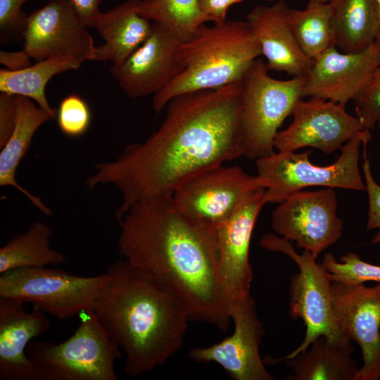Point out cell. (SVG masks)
I'll return each instance as SVG.
<instances>
[{
    "instance_id": "1",
    "label": "cell",
    "mask_w": 380,
    "mask_h": 380,
    "mask_svg": "<svg viewBox=\"0 0 380 380\" xmlns=\"http://www.w3.org/2000/svg\"><path fill=\"white\" fill-rule=\"evenodd\" d=\"M167 106L154 133L97 163L87 179L90 190L110 184L120 191L117 220L135 203L172 196L191 177L243 156L240 81L180 94Z\"/></svg>"
},
{
    "instance_id": "2",
    "label": "cell",
    "mask_w": 380,
    "mask_h": 380,
    "mask_svg": "<svg viewBox=\"0 0 380 380\" xmlns=\"http://www.w3.org/2000/svg\"><path fill=\"white\" fill-rule=\"evenodd\" d=\"M118 221L124 259L179 296L191 321L226 332L232 320L220 282L215 226L184 214L172 196L138 201Z\"/></svg>"
},
{
    "instance_id": "3",
    "label": "cell",
    "mask_w": 380,
    "mask_h": 380,
    "mask_svg": "<svg viewBox=\"0 0 380 380\" xmlns=\"http://www.w3.org/2000/svg\"><path fill=\"white\" fill-rule=\"evenodd\" d=\"M91 309L135 377L165 364L182 347L191 319L181 298L125 259L110 265Z\"/></svg>"
},
{
    "instance_id": "4",
    "label": "cell",
    "mask_w": 380,
    "mask_h": 380,
    "mask_svg": "<svg viewBox=\"0 0 380 380\" xmlns=\"http://www.w3.org/2000/svg\"><path fill=\"white\" fill-rule=\"evenodd\" d=\"M262 55L260 44L246 20L204 24L189 41L182 42V70L153 95V108L160 113L175 96L215 89L240 81Z\"/></svg>"
},
{
    "instance_id": "5",
    "label": "cell",
    "mask_w": 380,
    "mask_h": 380,
    "mask_svg": "<svg viewBox=\"0 0 380 380\" xmlns=\"http://www.w3.org/2000/svg\"><path fill=\"white\" fill-rule=\"evenodd\" d=\"M27 355L32 380H116L115 363L121 353L89 308L65 341L30 343Z\"/></svg>"
},
{
    "instance_id": "6",
    "label": "cell",
    "mask_w": 380,
    "mask_h": 380,
    "mask_svg": "<svg viewBox=\"0 0 380 380\" xmlns=\"http://www.w3.org/2000/svg\"><path fill=\"white\" fill-rule=\"evenodd\" d=\"M303 83L300 77L272 78L263 61L253 63L240 80L243 156L257 160L274 152V137L302 99Z\"/></svg>"
},
{
    "instance_id": "7",
    "label": "cell",
    "mask_w": 380,
    "mask_h": 380,
    "mask_svg": "<svg viewBox=\"0 0 380 380\" xmlns=\"http://www.w3.org/2000/svg\"><path fill=\"white\" fill-rule=\"evenodd\" d=\"M371 131L364 129L341 148L339 158L327 166L312 164V151L274 152L255 160L258 176L265 185L266 203H281L293 194L310 186L341 188L365 191V184L360 172V147Z\"/></svg>"
},
{
    "instance_id": "8",
    "label": "cell",
    "mask_w": 380,
    "mask_h": 380,
    "mask_svg": "<svg viewBox=\"0 0 380 380\" xmlns=\"http://www.w3.org/2000/svg\"><path fill=\"white\" fill-rule=\"evenodd\" d=\"M108 279L106 273L84 277L47 267L15 269L0 274V297L65 319L91 308Z\"/></svg>"
},
{
    "instance_id": "9",
    "label": "cell",
    "mask_w": 380,
    "mask_h": 380,
    "mask_svg": "<svg viewBox=\"0 0 380 380\" xmlns=\"http://www.w3.org/2000/svg\"><path fill=\"white\" fill-rule=\"evenodd\" d=\"M260 246L288 255L299 270L291 279L289 312L293 319L303 320L305 335L302 343L280 360L291 358L306 350L319 336H324L332 340L346 336L338 329L335 320L331 281L321 264L316 262V258L308 251L297 253L290 241L271 233L261 237Z\"/></svg>"
},
{
    "instance_id": "10",
    "label": "cell",
    "mask_w": 380,
    "mask_h": 380,
    "mask_svg": "<svg viewBox=\"0 0 380 380\" xmlns=\"http://www.w3.org/2000/svg\"><path fill=\"white\" fill-rule=\"evenodd\" d=\"M337 196L333 188L301 190L287 197L274 210V232L316 258L341 237L343 222L336 215Z\"/></svg>"
},
{
    "instance_id": "11",
    "label": "cell",
    "mask_w": 380,
    "mask_h": 380,
    "mask_svg": "<svg viewBox=\"0 0 380 380\" xmlns=\"http://www.w3.org/2000/svg\"><path fill=\"white\" fill-rule=\"evenodd\" d=\"M265 185L258 175H249L239 166L222 164L187 179L176 188L172 198L186 215L216 226L227 219L249 193Z\"/></svg>"
},
{
    "instance_id": "12",
    "label": "cell",
    "mask_w": 380,
    "mask_h": 380,
    "mask_svg": "<svg viewBox=\"0 0 380 380\" xmlns=\"http://www.w3.org/2000/svg\"><path fill=\"white\" fill-rule=\"evenodd\" d=\"M265 189L249 193L234 213L215 226L218 249V271L222 291L230 307L251 294L253 274L249 261L253 231L266 204Z\"/></svg>"
},
{
    "instance_id": "13",
    "label": "cell",
    "mask_w": 380,
    "mask_h": 380,
    "mask_svg": "<svg viewBox=\"0 0 380 380\" xmlns=\"http://www.w3.org/2000/svg\"><path fill=\"white\" fill-rule=\"evenodd\" d=\"M291 115V123L274 137L279 152L310 146L330 154L365 129L356 116L346 112V105L317 97L299 99Z\"/></svg>"
},
{
    "instance_id": "14",
    "label": "cell",
    "mask_w": 380,
    "mask_h": 380,
    "mask_svg": "<svg viewBox=\"0 0 380 380\" xmlns=\"http://www.w3.org/2000/svg\"><path fill=\"white\" fill-rule=\"evenodd\" d=\"M70 0H50L28 14L23 49L36 61L70 57L92 61L96 46Z\"/></svg>"
},
{
    "instance_id": "15",
    "label": "cell",
    "mask_w": 380,
    "mask_h": 380,
    "mask_svg": "<svg viewBox=\"0 0 380 380\" xmlns=\"http://www.w3.org/2000/svg\"><path fill=\"white\" fill-rule=\"evenodd\" d=\"M229 315L232 334L210 346L193 348L189 357L197 362L217 363L234 380H274L260 357L265 330L251 295L232 305Z\"/></svg>"
},
{
    "instance_id": "16",
    "label": "cell",
    "mask_w": 380,
    "mask_h": 380,
    "mask_svg": "<svg viewBox=\"0 0 380 380\" xmlns=\"http://www.w3.org/2000/svg\"><path fill=\"white\" fill-rule=\"evenodd\" d=\"M331 299L338 329L362 351L363 364L355 380L380 379V283L331 282Z\"/></svg>"
},
{
    "instance_id": "17",
    "label": "cell",
    "mask_w": 380,
    "mask_h": 380,
    "mask_svg": "<svg viewBox=\"0 0 380 380\" xmlns=\"http://www.w3.org/2000/svg\"><path fill=\"white\" fill-rule=\"evenodd\" d=\"M182 41L170 30L153 23L148 39L110 72L123 91L135 99L155 95L183 69Z\"/></svg>"
},
{
    "instance_id": "18",
    "label": "cell",
    "mask_w": 380,
    "mask_h": 380,
    "mask_svg": "<svg viewBox=\"0 0 380 380\" xmlns=\"http://www.w3.org/2000/svg\"><path fill=\"white\" fill-rule=\"evenodd\" d=\"M379 63L380 49L374 44L357 53L331 47L313 61L304 77L301 96L346 105L357 96Z\"/></svg>"
},
{
    "instance_id": "19",
    "label": "cell",
    "mask_w": 380,
    "mask_h": 380,
    "mask_svg": "<svg viewBox=\"0 0 380 380\" xmlns=\"http://www.w3.org/2000/svg\"><path fill=\"white\" fill-rule=\"evenodd\" d=\"M286 2L278 1L271 6H256L247 14L246 20L267 59L268 70L305 77L313 61L304 54L293 35Z\"/></svg>"
},
{
    "instance_id": "20",
    "label": "cell",
    "mask_w": 380,
    "mask_h": 380,
    "mask_svg": "<svg viewBox=\"0 0 380 380\" xmlns=\"http://www.w3.org/2000/svg\"><path fill=\"white\" fill-rule=\"evenodd\" d=\"M50 322L44 312L27 311L23 304L0 297V379L32 380L27 355L30 341L44 334Z\"/></svg>"
},
{
    "instance_id": "21",
    "label": "cell",
    "mask_w": 380,
    "mask_h": 380,
    "mask_svg": "<svg viewBox=\"0 0 380 380\" xmlns=\"http://www.w3.org/2000/svg\"><path fill=\"white\" fill-rule=\"evenodd\" d=\"M138 0H125L106 13H101L93 25L104 43L96 46L92 61L123 62L150 36L153 22L139 14Z\"/></svg>"
},
{
    "instance_id": "22",
    "label": "cell",
    "mask_w": 380,
    "mask_h": 380,
    "mask_svg": "<svg viewBox=\"0 0 380 380\" xmlns=\"http://www.w3.org/2000/svg\"><path fill=\"white\" fill-rule=\"evenodd\" d=\"M16 122L8 141L0 147V186H11L22 193L39 211L46 215L51 210L38 196L21 186L16 180V171L26 155L38 129L53 119L32 100L15 96Z\"/></svg>"
},
{
    "instance_id": "23",
    "label": "cell",
    "mask_w": 380,
    "mask_h": 380,
    "mask_svg": "<svg viewBox=\"0 0 380 380\" xmlns=\"http://www.w3.org/2000/svg\"><path fill=\"white\" fill-rule=\"evenodd\" d=\"M348 337L329 339L321 336L296 356L284 360L293 373L288 380H355L358 370L352 358Z\"/></svg>"
},
{
    "instance_id": "24",
    "label": "cell",
    "mask_w": 380,
    "mask_h": 380,
    "mask_svg": "<svg viewBox=\"0 0 380 380\" xmlns=\"http://www.w3.org/2000/svg\"><path fill=\"white\" fill-rule=\"evenodd\" d=\"M327 4L336 48L357 53L374 44L380 26L376 0H329Z\"/></svg>"
},
{
    "instance_id": "25",
    "label": "cell",
    "mask_w": 380,
    "mask_h": 380,
    "mask_svg": "<svg viewBox=\"0 0 380 380\" xmlns=\"http://www.w3.org/2000/svg\"><path fill=\"white\" fill-rule=\"evenodd\" d=\"M82 63L70 57H53L36 61L24 69L11 71L0 70V91L20 96L32 100L53 118L57 110L49 104L46 96V87L55 75L77 70Z\"/></svg>"
},
{
    "instance_id": "26",
    "label": "cell",
    "mask_w": 380,
    "mask_h": 380,
    "mask_svg": "<svg viewBox=\"0 0 380 380\" xmlns=\"http://www.w3.org/2000/svg\"><path fill=\"white\" fill-rule=\"evenodd\" d=\"M52 233L48 224L37 221L25 232L13 236L0 248V274L19 268L63 264L65 255L50 245Z\"/></svg>"
},
{
    "instance_id": "27",
    "label": "cell",
    "mask_w": 380,
    "mask_h": 380,
    "mask_svg": "<svg viewBox=\"0 0 380 380\" xmlns=\"http://www.w3.org/2000/svg\"><path fill=\"white\" fill-rule=\"evenodd\" d=\"M288 18L300 48L312 61L335 46L331 12L327 3L308 1L303 10L289 8Z\"/></svg>"
},
{
    "instance_id": "28",
    "label": "cell",
    "mask_w": 380,
    "mask_h": 380,
    "mask_svg": "<svg viewBox=\"0 0 380 380\" xmlns=\"http://www.w3.org/2000/svg\"><path fill=\"white\" fill-rule=\"evenodd\" d=\"M139 14L172 31L182 42L191 39L206 23L198 0H138Z\"/></svg>"
},
{
    "instance_id": "29",
    "label": "cell",
    "mask_w": 380,
    "mask_h": 380,
    "mask_svg": "<svg viewBox=\"0 0 380 380\" xmlns=\"http://www.w3.org/2000/svg\"><path fill=\"white\" fill-rule=\"evenodd\" d=\"M321 265L331 282L348 284L380 283V265L363 261L355 253L342 255L338 261L332 253H325Z\"/></svg>"
},
{
    "instance_id": "30",
    "label": "cell",
    "mask_w": 380,
    "mask_h": 380,
    "mask_svg": "<svg viewBox=\"0 0 380 380\" xmlns=\"http://www.w3.org/2000/svg\"><path fill=\"white\" fill-rule=\"evenodd\" d=\"M56 118L58 127L63 134L78 137L89 128L91 112L83 98L77 94H70L61 100Z\"/></svg>"
},
{
    "instance_id": "31",
    "label": "cell",
    "mask_w": 380,
    "mask_h": 380,
    "mask_svg": "<svg viewBox=\"0 0 380 380\" xmlns=\"http://www.w3.org/2000/svg\"><path fill=\"white\" fill-rule=\"evenodd\" d=\"M356 117L363 128L373 130L380 118V63L353 100Z\"/></svg>"
},
{
    "instance_id": "32",
    "label": "cell",
    "mask_w": 380,
    "mask_h": 380,
    "mask_svg": "<svg viewBox=\"0 0 380 380\" xmlns=\"http://www.w3.org/2000/svg\"><path fill=\"white\" fill-rule=\"evenodd\" d=\"M30 0H0V43L6 45L23 38L28 14L23 5Z\"/></svg>"
},
{
    "instance_id": "33",
    "label": "cell",
    "mask_w": 380,
    "mask_h": 380,
    "mask_svg": "<svg viewBox=\"0 0 380 380\" xmlns=\"http://www.w3.org/2000/svg\"><path fill=\"white\" fill-rule=\"evenodd\" d=\"M371 139H366L362 142V172L365 177V191L368 195L369 210L366 224L367 231L380 229V185L374 180L370 162L367 155V146Z\"/></svg>"
},
{
    "instance_id": "34",
    "label": "cell",
    "mask_w": 380,
    "mask_h": 380,
    "mask_svg": "<svg viewBox=\"0 0 380 380\" xmlns=\"http://www.w3.org/2000/svg\"><path fill=\"white\" fill-rule=\"evenodd\" d=\"M16 122L15 96L0 94V147L11 137Z\"/></svg>"
},
{
    "instance_id": "35",
    "label": "cell",
    "mask_w": 380,
    "mask_h": 380,
    "mask_svg": "<svg viewBox=\"0 0 380 380\" xmlns=\"http://www.w3.org/2000/svg\"><path fill=\"white\" fill-rule=\"evenodd\" d=\"M243 1L244 0H198L201 11L206 21L213 22L214 24L224 23L229 8Z\"/></svg>"
},
{
    "instance_id": "36",
    "label": "cell",
    "mask_w": 380,
    "mask_h": 380,
    "mask_svg": "<svg viewBox=\"0 0 380 380\" xmlns=\"http://www.w3.org/2000/svg\"><path fill=\"white\" fill-rule=\"evenodd\" d=\"M82 22L87 27H92L95 20L101 13L99 9L102 0H70Z\"/></svg>"
},
{
    "instance_id": "37",
    "label": "cell",
    "mask_w": 380,
    "mask_h": 380,
    "mask_svg": "<svg viewBox=\"0 0 380 380\" xmlns=\"http://www.w3.org/2000/svg\"><path fill=\"white\" fill-rule=\"evenodd\" d=\"M31 57L24 50L19 51H0V63L5 68L11 70H19L31 65Z\"/></svg>"
},
{
    "instance_id": "38",
    "label": "cell",
    "mask_w": 380,
    "mask_h": 380,
    "mask_svg": "<svg viewBox=\"0 0 380 380\" xmlns=\"http://www.w3.org/2000/svg\"><path fill=\"white\" fill-rule=\"evenodd\" d=\"M372 243H380V229L374 235L371 240Z\"/></svg>"
},
{
    "instance_id": "39",
    "label": "cell",
    "mask_w": 380,
    "mask_h": 380,
    "mask_svg": "<svg viewBox=\"0 0 380 380\" xmlns=\"http://www.w3.org/2000/svg\"><path fill=\"white\" fill-rule=\"evenodd\" d=\"M374 44L380 49V26L375 38Z\"/></svg>"
},
{
    "instance_id": "40",
    "label": "cell",
    "mask_w": 380,
    "mask_h": 380,
    "mask_svg": "<svg viewBox=\"0 0 380 380\" xmlns=\"http://www.w3.org/2000/svg\"><path fill=\"white\" fill-rule=\"evenodd\" d=\"M308 1H317L322 3H327L329 0H308Z\"/></svg>"
},
{
    "instance_id": "41",
    "label": "cell",
    "mask_w": 380,
    "mask_h": 380,
    "mask_svg": "<svg viewBox=\"0 0 380 380\" xmlns=\"http://www.w3.org/2000/svg\"><path fill=\"white\" fill-rule=\"evenodd\" d=\"M268 1H292V0H267Z\"/></svg>"
},
{
    "instance_id": "42",
    "label": "cell",
    "mask_w": 380,
    "mask_h": 380,
    "mask_svg": "<svg viewBox=\"0 0 380 380\" xmlns=\"http://www.w3.org/2000/svg\"><path fill=\"white\" fill-rule=\"evenodd\" d=\"M377 4H378V6H379V13H380V0H376Z\"/></svg>"
},
{
    "instance_id": "43",
    "label": "cell",
    "mask_w": 380,
    "mask_h": 380,
    "mask_svg": "<svg viewBox=\"0 0 380 380\" xmlns=\"http://www.w3.org/2000/svg\"><path fill=\"white\" fill-rule=\"evenodd\" d=\"M376 126H378L379 129V131H380V118H379V121H378V123H377V125H376Z\"/></svg>"
}]
</instances>
